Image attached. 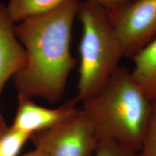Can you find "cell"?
<instances>
[{
  "label": "cell",
  "mask_w": 156,
  "mask_h": 156,
  "mask_svg": "<svg viewBox=\"0 0 156 156\" xmlns=\"http://www.w3.org/2000/svg\"><path fill=\"white\" fill-rule=\"evenodd\" d=\"M80 0H67L49 12L15 25L26 63L12 77L18 95L59 102L76 64L71 51L72 30Z\"/></svg>",
  "instance_id": "1"
},
{
  "label": "cell",
  "mask_w": 156,
  "mask_h": 156,
  "mask_svg": "<svg viewBox=\"0 0 156 156\" xmlns=\"http://www.w3.org/2000/svg\"><path fill=\"white\" fill-rule=\"evenodd\" d=\"M15 26L7 5L0 3V97L6 83L26 63V53Z\"/></svg>",
  "instance_id": "7"
},
{
  "label": "cell",
  "mask_w": 156,
  "mask_h": 156,
  "mask_svg": "<svg viewBox=\"0 0 156 156\" xmlns=\"http://www.w3.org/2000/svg\"><path fill=\"white\" fill-rule=\"evenodd\" d=\"M88 1L97 4L106 9H109L130 0H88Z\"/></svg>",
  "instance_id": "13"
},
{
  "label": "cell",
  "mask_w": 156,
  "mask_h": 156,
  "mask_svg": "<svg viewBox=\"0 0 156 156\" xmlns=\"http://www.w3.org/2000/svg\"><path fill=\"white\" fill-rule=\"evenodd\" d=\"M67 0H9L7 10L13 22L44 15L57 8Z\"/></svg>",
  "instance_id": "9"
},
{
  "label": "cell",
  "mask_w": 156,
  "mask_h": 156,
  "mask_svg": "<svg viewBox=\"0 0 156 156\" xmlns=\"http://www.w3.org/2000/svg\"><path fill=\"white\" fill-rule=\"evenodd\" d=\"M95 156H138L137 153L114 142L99 143Z\"/></svg>",
  "instance_id": "12"
},
{
  "label": "cell",
  "mask_w": 156,
  "mask_h": 156,
  "mask_svg": "<svg viewBox=\"0 0 156 156\" xmlns=\"http://www.w3.org/2000/svg\"><path fill=\"white\" fill-rule=\"evenodd\" d=\"M82 103V112L99 142H114L138 153L152 102L129 71L119 67L102 87Z\"/></svg>",
  "instance_id": "2"
},
{
  "label": "cell",
  "mask_w": 156,
  "mask_h": 156,
  "mask_svg": "<svg viewBox=\"0 0 156 156\" xmlns=\"http://www.w3.org/2000/svg\"><path fill=\"white\" fill-rule=\"evenodd\" d=\"M130 73L134 81L151 102L156 100V38L133 57Z\"/></svg>",
  "instance_id": "8"
},
{
  "label": "cell",
  "mask_w": 156,
  "mask_h": 156,
  "mask_svg": "<svg viewBox=\"0 0 156 156\" xmlns=\"http://www.w3.org/2000/svg\"><path fill=\"white\" fill-rule=\"evenodd\" d=\"M30 140L47 156H91L100 143L80 108L57 125L32 134Z\"/></svg>",
  "instance_id": "5"
},
{
  "label": "cell",
  "mask_w": 156,
  "mask_h": 156,
  "mask_svg": "<svg viewBox=\"0 0 156 156\" xmlns=\"http://www.w3.org/2000/svg\"><path fill=\"white\" fill-rule=\"evenodd\" d=\"M21 156H47V155L42 150L35 147L33 151H29Z\"/></svg>",
  "instance_id": "14"
},
{
  "label": "cell",
  "mask_w": 156,
  "mask_h": 156,
  "mask_svg": "<svg viewBox=\"0 0 156 156\" xmlns=\"http://www.w3.org/2000/svg\"><path fill=\"white\" fill-rule=\"evenodd\" d=\"M106 11L124 57L132 58L156 38V0H130Z\"/></svg>",
  "instance_id": "4"
},
{
  "label": "cell",
  "mask_w": 156,
  "mask_h": 156,
  "mask_svg": "<svg viewBox=\"0 0 156 156\" xmlns=\"http://www.w3.org/2000/svg\"><path fill=\"white\" fill-rule=\"evenodd\" d=\"M30 136L8 126L0 136V156H17Z\"/></svg>",
  "instance_id": "10"
},
{
  "label": "cell",
  "mask_w": 156,
  "mask_h": 156,
  "mask_svg": "<svg viewBox=\"0 0 156 156\" xmlns=\"http://www.w3.org/2000/svg\"><path fill=\"white\" fill-rule=\"evenodd\" d=\"M7 127H8V126L7 125V123H6L5 119L0 113V136L2 135V134L7 129Z\"/></svg>",
  "instance_id": "15"
},
{
  "label": "cell",
  "mask_w": 156,
  "mask_h": 156,
  "mask_svg": "<svg viewBox=\"0 0 156 156\" xmlns=\"http://www.w3.org/2000/svg\"><path fill=\"white\" fill-rule=\"evenodd\" d=\"M138 156H156V100L152 102L151 112Z\"/></svg>",
  "instance_id": "11"
},
{
  "label": "cell",
  "mask_w": 156,
  "mask_h": 156,
  "mask_svg": "<svg viewBox=\"0 0 156 156\" xmlns=\"http://www.w3.org/2000/svg\"><path fill=\"white\" fill-rule=\"evenodd\" d=\"M75 98L66 101L58 108L39 106L32 98L17 95V107L12 128L31 136L48 129L72 116L77 110Z\"/></svg>",
  "instance_id": "6"
},
{
  "label": "cell",
  "mask_w": 156,
  "mask_h": 156,
  "mask_svg": "<svg viewBox=\"0 0 156 156\" xmlns=\"http://www.w3.org/2000/svg\"><path fill=\"white\" fill-rule=\"evenodd\" d=\"M77 17L82 26L79 46L77 94L82 102L107 83L124 57L106 9L92 2H80Z\"/></svg>",
  "instance_id": "3"
}]
</instances>
